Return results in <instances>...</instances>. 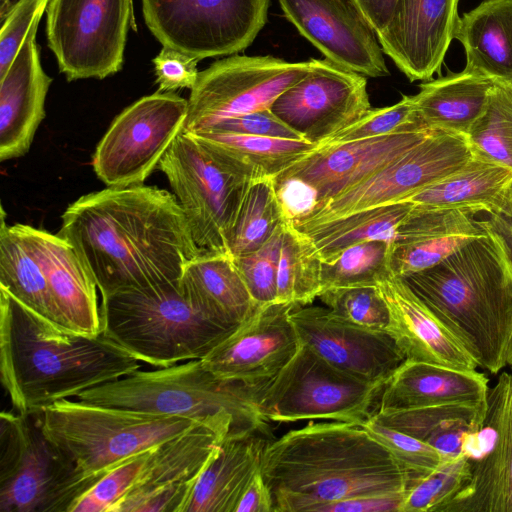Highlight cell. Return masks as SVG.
Wrapping results in <instances>:
<instances>
[{"instance_id": "obj_12", "label": "cell", "mask_w": 512, "mask_h": 512, "mask_svg": "<svg viewBox=\"0 0 512 512\" xmlns=\"http://www.w3.org/2000/svg\"><path fill=\"white\" fill-rule=\"evenodd\" d=\"M145 23L162 46L199 61L230 56L253 43L270 0H141Z\"/></svg>"}, {"instance_id": "obj_37", "label": "cell", "mask_w": 512, "mask_h": 512, "mask_svg": "<svg viewBox=\"0 0 512 512\" xmlns=\"http://www.w3.org/2000/svg\"><path fill=\"white\" fill-rule=\"evenodd\" d=\"M412 209L410 202L385 204L350 213L302 232L312 239L321 261L332 263L350 246L371 240L394 242L399 226Z\"/></svg>"}, {"instance_id": "obj_41", "label": "cell", "mask_w": 512, "mask_h": 512, "mask_svg": "<svg viewBox=\"0 0 512 512\" xmlns=\"http://www.w3.org/2000/svg\"><path fill=\"white\" fill-rule=\"evenodd\" d=\"M468 140L476 156L512 168V86L495 82Z\"/></svg>"}, {"instance_id": "obj_18", "label": "cell", "mask_w": 512, "mask_h": 512, "mask_svg": "<svg viewBox=\"0 0 512 512\" xmlns=\"http://www.w3.org/2000/svg\"><path fill=\"white\" fill-rule=\"evenodd\" d=\"M290 317L301 343L359 379L386 385L406 360L387 331L354 325L327 307L295 304Z\"/></svg>"}, {"instance_id": "obj_45", "label": "cell", "mask_w": 512, "mask_h": 512, "mask_svg": "<svg viewBox=\"0 0 512 512\" xmlns=\"http://www.w3.org/2000/svg\"><path fill=\"white\" fill-rule=\"evenodd\" d=\"M428 129L415 113L413 96L387 107L370 109L361 119L337 132L319 145L339 144L377 136Z\"/></svg>"}, {"instance_id": "obj_14", "label": "cell", "mask_w": 512, "mask_h": 512, "mask_svg": "<svg viewBox=\"0 0 512 512\" xmlns=\"http://www.w3.org/2000/svg\"><path fill=\"white\" fill-rule=\"evenodd\" d=\"M188 99L157 91L126 107L96 146L92 167L107 187L144 184L183 131Z\"/></svg>"}, {"instance_id": "obj_47", "label": "cell", "mask_w": 512, "mask_h": 512, "mask_svg": "<svg viewBox=\"0 0 512 512\" xmlns=\"http://www.w3.org/2000/svg\"><path fill=\"white\" fill-rule=\"evenodd\" d=\"M360 425L384 445L394 458L415 479L424 476L442 463L440 454L425 442L369 418Z\"/></svg>"}, {"instance_id": "obj_16", "label": "cell", "mask_w": 512, "mask_h": 512, "mask_svg": "<svg viewBox=\"0 0 512 512\" xmlns=\"http://www.w3.org/2000/svg\"><path fill=\"white\" fill-rule=\"evenodd\" d=\"M366 76L327 58L285 90L270 110L304 140L319 145L369 110Z\"/></svg>"}, {"instance_id": "obj_24", "label": "cell", "mask_w": 512, "mask_h": 512, "mask_svg": "<svg viewBox=\"0 0 512 512\" xmlns=\"http://www.w3.org/2000/svg\"><path fill=\"white\" fill-rule=\"evenodd\" d=\"M38 19L13 62L0 76V160L28 152L45 117V100L52 79L41 65L36 43Z\"/></svg>"}, {"instance_id": "obj_30", "label": "cell", "mask_w": 512, "mask_h": 512, "mask_svg": "<svg viewBox=\"0 0 512 512\" xmlns=\"http://www.w3.org/2000/svg\"><path fill=\"white\" fill-rule=\"evenodd\" d=\"M179 288L195 309L231 329L249 319L260 307L230 254H199L185 265Z\"/></svg>"}, {"instance_id": "obj_7", "label": "cell", "mask_w": 512, "mask_h": 512, "mask_svg": "<svg viewBox=\"0 0 512 512\" xmlns=\"http://www.w3.org/2000/svg\"><path fill=\"white\" fill-rule=\"evenodd\" d=\"M40 414L43 433L87 477H102L128 458L201 422L77 399L53 403Z\"/></svg>"}, {"instance_id": "obj_50", "label": "cell", "mask_w": 512, "mask_h": 512, "mask_svg": "<svg viewBox=\"0 0 512 512\" xmlns=\"http://www.w3.org/2000/svg\"><path fill=\"white\" fill-rule=\"evenodd\" d=\"M205 131L303 139L301 135L280 120L270 109H263L221 120Z\"/></svg>"}, {"instance_id": "obj_35", "label": "cell", "mask_w": 512, "mask_h": 512, "mask_svg": "<svg viewBox=\"0 0 512 512\" xmlns=\"http://www.w3.org/2000/svg\"><path fill=\"white\" fill-rule=\"evenodd\" d=\"M190 134L208 145L232 168L248 179L274 178L318 146L304 139L215 131Z\"/></svg>"}, {"instance_id": "obj_34", "label": "cell", "mask_w": 512, "mask_h": 512, "mask_svg": "<svg viewBox=\"0 0 512 512\" xmlns=\"http://www.w3.org/2000/svg\"><path fill=\"white\" fill-rule=\"evenodd\" d=\"M486 404H446L387 410L375 412L370 418L425 442L445 462L463 455L465 440L483 419Z\"/></svg>"}, {"instance_id": "obj_20", "label": "cell", "mask_w": 512, "mask_h": 512, "mask_svg": "<svg viewBox=\"0 0 512 512\" xmlns=\"http://www.w3.org/2000/svg\"><path fill=\"white\" fill-rule=\"evenodd\" d=\"M325 58L368 77L389 75L377 34L353 0H278Z\"/></svg>"}, {"instance_id": "obj_19", "label": "cell", "mask_w": 512, "mask_h": 512, "mask_svg": "<svg viewBox=\"0 0 512 512\" xmlns=\"http://www.w3.org/2000/svg\"><path fill=\"white\" fill-rule=\"evenodd\" d=\"M294 303L261 306L202 360L221 379L251 387L271 380L295 355L301 342L290 317Z\"/></svg>"}, {"instance_id": "obj_22", "label": "cell", "mask_w": 512, "mask_h": 512, "mask_svg": "<svg viewBox=\"0 0 512 512\" xmlns=\"http://www.w3.org/2000/svg\"><path fill=\"white\" fill-rule=\"evenodd\" d=\"M434 131L423 129L318 145L274 179L295 177L304 181L315 190L317 206L365 181Z\"/></svg>"}, {"instance_id": "obj_5", "label": "cell", "mask_w": 512, "mask_h": 512, "mask_svg": "<svg viewBox=\"0 0 512 512\" xmlns=\"http://www.w3.org/2000/svg\"><path fill=\"white\" fill-rule=\"evenodd\" d=\"M255 389L238 381L221 379L201 359H194L154 370L137 369L88 389L75 399L214 423L226 428L229 435H240L268 429V421L256 403Z\"/></svg>"}, {"instance_id": "obj_51", "label": "cell", "mask_w": 512, "mask_h": 512, "mask_svg": "<svg viewBox=\"0 0 512 512\" xmlns=\"http://www.w3.org/2000/svg\"><path fill=\"white\" fill-rule=\"evenodd\" d=\"M274 183L286 222L294 223L315 208L316 192L304 181L295 177H287L274 179Z\"/></svg>"}, {"instance_id": "obj_8", "label": "cell", "mask_w": 512, "mask_h": 512, "mask_svg": "<svg viewBox=\"0 0 512 512\" xmlns=\"http://www.w3.org/2000/svg\"><path fill=\"white\" fill-rule=\"evenodd\" d=\"M101 477H87L30 415L0 414V512H71Z\"/></svg>"}, {"instance_id": "obj_11", "label": "cell", "mask_w": 512, "mask_h": 512, "mask_svg": "<svg viewBox=\"0 0 512 512\" xmlns=\"http://www.w3.org/2000/svg\"><path fill=\"white\" fill-rule=\"evenodd\" d=\"M133 0H49L47 44L68 81L103 79L122 68Z\"/></svg>"}, {"instance_id": "obj_57", "label": "cell", "mask_w": 512, "mask_h": 512, "mask_svg": "<svg viewBox=\"0 0 512 512\" xmlns=\"http://www.w3.org/2000/svg\"><path fill=\"white\" fill-rule=\"evenodd\" d=\"M12 3L13 0H0V18L4 16Z\"/></svg>"}, {"instance_id": "obj_26", "label": "cell", "mask_w": 512, "mask_h": 512, "mask_svg": "<svg viewBox=\"0 0 512 512\" xmlns=\"http://www.w3.org/2000/svg\"><path fill=\"white\" fill-rule=\"evenodd\" d=\"M19 226L41 265L63 325L87 335L100 334L98 287L74 247L58 234Z\"/></svg>"}, {"instance_id": "obj_23", "label": "cell", "mask_w": 512, "mask_h": 512, "mask_svg": "<svg viewBox=\"0 0 512 512\" xmlns=\"http://www.w3.org/2000/svg\"><path fill=\"white\" fill-rule=\"evenodd\" d=\"M459 0H397L392 18L378 34L384 52L411 81L438 72L460 20Z\"/></svg>"}, {"instance_id": "obj_52", "label": "cell", "mask_w": 512, "mask_h": 512, "mask_svg": "<svg viewBox=\"0 0 512 512\" xmlns=\"http://www.w3.org/2000/svg\"><path fill=\"white\" fill-rule=\"evenodd\" d=\"M406 493L347 498L321 505L317 512H400Z\"/></svg>"}, {"instance_id": "obj_56", "label": "cell", "mask_w": 512, "mask_h": 512, "mask_svg": "<svg viewBox=\"0 0 512 512\" xmlns=\"http://www.w3.org/2000/svg\"><path fill=\"white\" fill-rule=\"evenodd\" d=\"M490 220L504 236L512 257V219L500 216H491Z\"/></svg>"}, {"instance_id": "obj_27", "label": "cell", "mask_w": 512, "mask_h": 512, "mask_svg": "<svg viewBox=\"0 0 512 512\" xmlns=\"http://www.w3.org/2000/svg\"><path fill=\"white\" fill-rule=\"evenodd\" d=\"M464 209H420L413 206L401 223L390 252L393 276L431 268L485 232L484 221Z\"/></svg>"}, {"instance_id": "obj_43", "label": "cell", "mask_w": 512, "mask_h": 512, "mask_svg": "<svg viewBox=\"0 0 512 512\" xmlns=\"http://www.w3.org/2000/svg\"><path fill=\"white\" fill-rule=\"evenodd\" d=\"M153 448L128 458L106 472L77 500L71 512H114L137 485Z\"/></svg>"}, {"instance_id": "obj_46", "label": "cell", "mask_w": 512, "mask_h": 512, "mask_svg": "<svg viewBox=\"0 0 512 512\" xmlns=\"http://www.w3.org/2000/svg\"><path fill=\"white\" fill-rule=\"evenodd\" d=\"M284 225L280 226L259 249L233 258L253 300L260 307L276 302L277 273Z\"/></svg>"}, {"instance_id": "obj_2", "label": "cell", "mask_w": 512, "mask_h": 512, "mask_svg": "<svg viewBox=\"0 0 512 512\" xmlns=\"http://www.w3.org/2000/svg\"><path fill=\"white\" fill-rule=\"evenodd\" d=\"M261 473L274 512H317L354 497L407 492L414 476L360 424L313 422L270 441Z\"/></svg>"}, {"instance_id": "obj_58", "label": "cell", "mask_w": 512, "mask_h": 512, "mask_svg": "<svg viewBox=\"0 0 512 512\" xmlns=\"http://www.w3.org/2000/svg\"><path fill=\"white\" fill-rule=\"evenodd\" d=\"M507 365L512 366V339L509 345L508 349V355H507Z\"/></svg>"}, {"instance_id": "obj_48", "label": "cell", "mask_w": 512, "mask_h": 512, "mask_svg": "<svg viewBox=\"0 0 512 512\" xmlns=\"http://www.w3.org/2000/svg\"><path fill=\"white\" fill-rule=\"evenodd\" d=\"M49 0H15L0 18V76L9 68L34 23L42 18Z\"/></svg>"}, {"instance_id": "obj_33", "label": "cell", "mask_w": 512, "mask_h": 512, "mask_svg": "<svg viewBox=\"0 0 512 512\" xmlns=\"http://www.w3.org/2000/svg\"><path fill=\"white\" fill-rule=\"evenodd\" d=\"M466 68L512 86V0H484L460 17L455 33Z\"/></svg>"}, {"instance_id": "obj_42", "label": "cell", "mask_w": 512, "mask_h": 512, "mask_svg": "<svg viewBox=\"0 0 512 512\" xmlns=\"http://www.w3.org/2000/svg\"><path fill=\"white\" fill-rule=\"evenodd\" d=\"M471 477L468 459L445 461L432 472L415 479L407 490L400 512H441Z\"/></svg>"}, {"instance_id": "obj_55", "label": "cell", "mask_w": 512, "mask_h": 512, "mask_svg": "<svg viewBox=\"0 0 512 512\" xmlns=\"http://www.w3.org/2000/svg\"><path fill=\"white\" fill-rule=\"evenodd\" d=\"M509 445L510 452L507 469L505 512H512V394L509 412Z\"/></svg>"}, {"instance_id": "obj_29", "label": "cell", "mask_w": 512, "mask_h": 512, "mask_svg": "<svg viewBox=\"0 0 512 512\" xmlns=\"http://www.w3.org/2000/svg\"><path fill=\"white\" fill-rule=\"evenodd\" d=\"M420 209L485 211L512 218V168L476 156L456 173L407 197ZM402 202V201H401Z\"/></svg>"}, {"instance_id": "obj_28", "label": "cell", "mask_w": 512, "mask_h": 512, "mask_svg": "<svg viewBox=\"0 0 512 512\" xmlns=\"http://www.w3.org/2000/svg\"><path fill=\"white\" fill-rule=\"evenodd\" d=\"M488 389V378L476 369L406 359L384 386L375 412L446 404L482 406Z\"/></svg>"}, {"instance_id": "obj_54", "label": "cell", "mask_w": 512, "mask_h": 512, "mask_svg": "<svg viewBox=\"0 0 512 512\" xmlns=\"http://www.w3.org/2000/svg\"><path fill=\"white\" fill-rule=\"evenodd\" d=\"M376 34L382 33L389 24L397 0H353Z\"/></svg>"}, {"instance_id": "obj_3", "label": "cell", "mask_w": 512, "mask_h": 512, "mask_svg": "<svg viewBox=\"0 0 512 512\" xmlns=\"http://www.w3.org/2000/svg\"><path fill=\"white\" fill-rule=\"evenodd\" d=\"M139 368V360L102 332L56 325L0 288V376L17 412L41 413Z\"/></svg>"}, {"instance_id": "obj_13", "label": "cell", "mask_w": 512, "mask_h": 512, "mask_svg": "<svg viewBox=\"0 0 512 512\" xmlns=\"http://www.w3.org/2000/svg\"><path fill=\"white\" fill-rule=\"evenodd\" d=\"M314 59L288 62L266 56H228L199 72L182 132L208 130L221 120L270 109L313 68Z\"/></svg>"}, {"instance_id": "obj_53", "label": "cell", "mask_w": 512, "mask_h": 512, "mask_svg": "<svg viewBox=\"0 0 512 512\" xmlns=\"http://www.w3.org/2000/svg\"><path fill=\"white\" fill-rule=\"evenodd\" d=\"M235 512H274L272 494L261 471L245 489Z\"/></svg>"}, {"instance_id": "obj_21", "label": "cell", "mask_w": 512, "mask_h": 512, "mask_svg": "<svg viewBox=\"0 0 512 512\" xmlns=\"http://www.w3.org/2000/svg\"><path fill=\"white\" fill-rule=\"evenodd\" d=\"M511 394L512 375L502 372L488 389L483 419L464 443L470 480L441 512H505Z\"/></svg>"}, {"instance_id": "obj_15", "label": "cell", "mask_w": 512, "mask_h": 512, "mask_svg": "<svg viewBox=\"0 0 512 512\" xmlns=\"http://www.w3.org/2000/svg\"><path fill=\"white\" fill-rule=\"evenodd\" d=\"M473 157L467 134L436 130L365 181L292 223L305 231L353 212L401 202L456 173Z\"/></svg>"}, {"instance_id": "obj_6", "label": "cell", "mask_w": 512, "mask_h": 512, "mask_svg": "<svg viewBox=\"0 0 512 512\" xmlns=\"http://www.w3.org/2000/svg\"><path fill=\"white\" fill-rule=\"evenodd\" d=\"M101 332L137 360L168 367L203 359L232 331L204 316L179 282L102 297Z\"/></svg>"}, {"instance_id": "obj_40", "label": "cell", "mask_w": 512, "mask_h": 512, "mask_svg": "<svg viewBox=\"0 0 512 512\" xmlns=\"http://www.w3.org/2000/svg\"><path fill=\"white\" fill-rule=\"evenodd\" d=\"M392 243L385 240L362 242L347 248L334 262H322L321 292L333 288L377 286L392 276Z\"/></svg>"}, {"instance_id": "obj_17", "label": "cell", "mask_w": 512, "mask_h": 512, "mask_svg": "<svg viewBox=\"0 0 512 512\" xmlns=\"http://www.w3.org/2000/svg\"><path fill=\"white\" fill-rule=\"evenodd\" d=\"M229 431L199 422L153 448L140 480L114 512H186L196 484Z\"/></svg>"}, {"instance_id": "obj_4", "label": "cell", "mask_w": 512, "mask_h": 512, "mask_svg": "<svg viewBox=\"0 0 512 512\" xmlns=\"http://www.w3.org/2000/svg\"><path fill=\"white\" fill-rule=\"evenodd\" d=\"M485 232L435 266L402 277L478 367L497 374L512 339V257L489 220Z\"/></svg>"}, {"instance_id": "obj_10", "label": "cell", "mask_w": 512, "mask_h": 512, "mask_svg": "<svg viewBox=\"0 0 512 512\" xmlns=\"http://www.w3.org/2000/svg\"><path fill=\"white\" fill-rule=\"evenodd\" d=\"M157 169L166 176L201 253L229 254L228 238L252 179L185 132L175 138Z\"/></svg>"}, {"instance_id": "obj_38", "label": "cell", "mask_w": 512, "mask_h": 512, "mask_svg": "<svg viewBox=\"0 0 512 512\" xmlns=\"http://www.w3.org/2000/svg\"><path fill=\"white\" fill-rule=\"evenodd\" d=\"M286 223L273 177L249 181L228 238L235 258L259 249Z\"/></svg>"}, {"instance_id": "obj_59", "label": "cell", "mask_w": 512, "mask_h": 512, "mask_svg": "<svg viewBox=\"0 0 512 512\" xmlns=\"http://www.w3.org/2000/svg\"><path fill=\"white\" fill-rule=\"evenodd\" d=\"M511 375H512V373H511Z\"/></svg>"}, {"instance_id": "obj_36", "label": "cell", "mask_w": 512, "mask_h": 512, "mask_svg": "<svg viewBox=\"0 0 512 512\" xmlns=\"http://www.w3.org/2000/svg\"><path fill=\"white\" fill-rule=\"evenodd\" d=\"M1 209L0 288L46 320L63 326L44 272L19 223L8 225Z\"/></svg>"}, {"instance_id": "obj_49", "label": "cell", "mask_w": 512, "mask_h": 512, "mask_svg": "<svg viewBox=\"0 0 512 512\" xmlns=\"http://www.w3.org/2000/svg\"><path fill=\"white\" fill-rule=\"evenodd\" d=\"M198 61L180 50L162 46L152 60L158 91L175 92L183 88L191 90L199 75Z\"/></svg>"}, {"instance_id": "obj_31", "label": "cell", "mask_w": 512, "mask_h": 512, "mask_svg": "<svg viewBox=\"0 0 512 512\" xmlns=\"http://www.w3.org/2000/svg\"><path fill=\"white\" fill-rule=\"evenodd\" d=\"M267 430L226 436L201 474L186 512H235L253 477L261 471Z\"/></svg>"}, {"instance_id": "obj_25", "label": "cell", "mask_w": 512, "mask_h": 512, "mask_svg": "<svg viewBox=\"0 0 512 512\" xmlns=\"http://www.w3.org/2000/svg\"><path fill=\"white\" fill-rule=\"evenodd\" d=\"M377 288L389 310L386 331L406 359L461 370L478 367L459 339L402 278L392 275Z\"/></svg>"}, {"instance_id": "obj_1", "label": "cell", "mask_w": 512, "mask_h": 512, "mask_svg": "<svg viewBox=\"0 0 512 512\" xmlns=\"http://www.w3.org/2000/svg\"><path fill=\"white\" fill-rule=\"evenodd\" d=\"M61 219L57 234L74 247L101 297L177 283L201 254L177 199L156 186L83 195Z\"/></svg>"}, {"instance_id": "obj_39", "label": "cell", "mask_w": 512, "mask_h": 512, "mask_svg": "<svg viewBox=\"0 0 512 512\" xmlns=\"http://www.w3.org/2000/svg\"><path fill=\"white\" fill-rule=\"evenodd\" d=\"M321 265L312 239L286 222L278 264L276 302L303 306L312 303L321 292Z\"/></svg>"}, {"instance_id": "obj_9", "label": "cell", "mask_w": 512, "mask_h": 512, "mask_svg": "<svg viewBox=\"0 0 512 512\" xmlns=\"http://www.w3.org/2000/svg\"><path fill=\"white\" fill-rule=\"evenodd\" d=\"M384 386L339 370L301 343L271 380L256 387L255 395L266 421L360 424L376 411Z\"/></svg>"}, {"instance_id": "obj_44", "label": "cell", "mask_w": 512, "mask_h": 512, "mask_svg": "<svg viewBox=\"0 0 512 512\" xmlns=\"http://www.w3.org/2000/svg\"><path fill=\"white\" fill-rule=\"evenodd\" d=\"M334 314L354 325L386 331L389 310L377 286L333 288L318 296Z\"/></svg>"}, {"instance_id": "obj_32", "label": "cell", "mask_w": 512, "mask_h": 512, "mask_svg": "<svg viewBox=\"0 0 512 512\" xmlns=\"http://www.w3.org/2000/svg\"><path fill=\"white\" fill-rule=\"evenodd\" d=\"M494 84L466 67L461 72L424 81L413 95L415 113L425 128L467 134L483 113Z\"/></svg>"}]
</instances>
